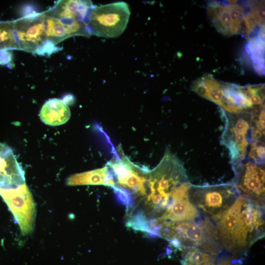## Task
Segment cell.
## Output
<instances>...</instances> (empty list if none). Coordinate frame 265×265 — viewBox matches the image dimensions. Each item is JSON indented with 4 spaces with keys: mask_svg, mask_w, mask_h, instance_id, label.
Here are the masks:
<instances>
[{
    "mask_svg": "<svg viewBox=\"0 0 265 265\" xmlns=\"http://www.w3.org/2000/svg\"><path fill=\"white\" fill-rule=\"evenodd\" d=\"M13 24L19 49L41 54L53 52L54 45L47 39L42 13L22 18Z\"/></svg>",
    "mask_w": 265,
    "mask_h": 265,
    "instance_id": "8",
    "label": "cell"
},
{
    "mask_svg": "<svg viewBox=\"0 0 265 265\" xmlns=\"http://www.w3.org/2000/svg\"><path fill=\"white\" fill-rule=\"evenodd\" d=\"M68 186L104 185L113 186V177L108 167L74 174L69 177L66 181Z\"/></svg>",
    "mask_w": 265,
    "mask_h": 265,
    "instance_id": "14",
    "label": "cell"
},
{
    "mask_svg": "<svg viewBox=\"0 0 265 265\" xmlns=\"http://www.w3.org/2000/svg\"><path fill=\"white\" fill-rule=\"evenodd\" d=\"M158 236L179 250L194 247L217 256L223 249L216 225L205 216L198 220L164 222L159 228Z\"/></svg>",
    "mask_w": 265,
    "mask_h": 265,
    "instance_id": "4",
    "label": "cell"
},
{
    "mask_svg": "<svg viewBox=\"0 0 265 265\" xmlns=\"http://www.w3.org/2000/svg\"><path fill=\"white\" fill-rule=\"evenodd\" d=\"M192 90L200 96L206 98L207 89L201 78L194 81L192 85Z\"/></svg>",
    "mask_w": 265,
    "mask_h": 265,
    "instance_id": "19",
    "label": "cell"
},
{
    "mask_svg": "<svg viewBox=\"0 0 265 265\" xmlns=\"http://www.w3.org/2000/svg\"><path fill=\"white\" fill-rule=\"evenodd\" d=\"M12 59V53L7 50L0 51V64L6 65L10 63Z\"/></svg>",
    "mask_w": 265,
    "mask_h": 265,
    "instance_id": "20",
    "label": "cell"
},
{
    "mask_svg": "<svg viewBox=\"0 0 265 265\" xmlns=\"http://www.w3.org/2000/svg\"><path fill=\"white\" fill-rule=\"evenodd\" d=\"M237 0H228V2L231 4H235L237 2Z\"/></svg>",
    "mask_w": 265,
    "mask_h": 265,
    "instance_id": "21",
    "label": "cell"
},
{
    "mask_svg": "<svg viewBox=\"0 0 265 265\" xmlns=\"http://www.w3.org/2000/svg\"><path fill=\"white\" fill-rule=\"evenodd\" d=\"M222 112L225 125L220 142L228 149L232 165L241 163L246 160L252 140L251 112Z\"/></svg>",
    "mask_w": 265,
    "mask_h": 265,
    "instance_id": "6",
    "label": "cell"
},
{
    "mask_svg": "<svg viewBox=\"0 0 265 265\" xmlns=\"http://www.w3.org/2000/svg\"><path fill=\"white\" fill-rule=\"evenodd\" d=\"M227 7L229 10L232 25L230 30V34L238 33L241 29V23L243 20V9L238 5H229Z\"/></svg>",
    "mask_w": 265,
    "mask_h": 265,
    "instance_id": "17",
    "label": "cell"
},
{
    "mask_svg": "<svg viewBox=\"0 0 265 265\" xmlns=\"http://www.w3.org/2000/svg\"><path fill=\"white\" fill-rule=\"evenodd\" d=\"M0 195L12 213L22 234L31 233L34 228L36 208L26 183L14 187H0Z\"/></svg>",
    "mask_w": 265,
    "mask_h": 265,
    "instance_id": "9",
    "label": "cell"
},
{
    "mask_svg": "<svg viewBox=\"0 0 265 265\" xmlns=\"http://www.w3.org/2000/svg\"><path fill=\"white\" fill-rule=\"evenodd\" d=\"M190 185V183L187 181L174 189L167 210L161 217L155 222V227H159L164 222L190 221L199 217L200 212L188 198V191Z\"/></svg>",
    "mask_w": 265,
    "mask_h": 265,
    "instance_id": "11",
    "label": "cell"
},
{
    "mask_svg": "<svg viewBox=\"0 0 265 265\" xmlns=\"http://www.w3.org/2000/svg\"><path fill=\"white\" fill-rule=\"evenodd\" d=\"M235 177L232 182L240 195L265 207V164L250 160L232 165Z\"/></svg>",
    "mask_w": 265,
    "mask_h": 265,
    "instance_id": "10",
    "label": "cell"
},
{
    "mask_svg": "<svg viewBox=\"0 0 265 265\" xmlns=\"http://www.w3.org/2000/svg\"><path fill=\"white\" fill-rule=\"evenodd\" d=\"M255 19L258 26L263 25L265 21V6L259 5L253 7L249 12Z\"/></svg>",
    "mask_w": 265,
    "mask_h": 265,
    "instance_id": "18",
    "label": "cell"
},
{
    "mask_svg": "<svg viewBox=\"0 0 265 265\" xmlns=\"http://www.w3.org/2000/svg\"><path fill=\"white\" fill-rule=\"evenodd\" d=\"M189 181L186 169L179 159L167 148L158 165L149 170L145 183V195L130 211L148 226L163 215L174 189Z\"/></svg>",
    "mask_w": 265,
    "mask_h": 265,
    "instance_id": "1",
    "label": "cell"
},
{
    "mask_svg": "<svg viewBox=\"0 0 265 265\" xmlns=\"http://www.w3.org/2000/svg\"><path fill=\"white\" fill-rule=\"evenodd\" d=\"M130 13L128 4L123 1L94 6L89 16L88 28L91 35L117 37L126 29Z\"/></svg>",
    "mask_w": 265,
    "mask_h": 265,
    "instance_id": "7",
    "label": "cell"
},
{
    "mask_svg": "<svg viewBox=\"0 0 265 265\" xmlns=\"http://www.w3.org/2000/svg\"><path fill=\"white\" fill-rule=\"evenodd\" d=\"M215 221L223 248L233 254L247 251L265 236L264 207L240 195Z\"/></svg>",
    "mask_w": 265,
    "mask_h": 265,
    "instance_id": "2",
    "label": "cell"
},
{
    "mask_svg": "<svg viewBox=\"0 0 265 265\" xmlns=\"http://www.w3.org/2000/svg\"><path fill=\"white\" fill-rule=\"evenodd\" d=\"M90 0H58L43 12L47 37L55 44L74 36L90 37L89 16L94 7Z\"/></svg>",
    "mask_w": 265,
    "mask_h": 265,
    "instance_id": "3",
    "label": "cell"
},
{
    "mask_svg": "<svg viewBox=\"0 0 265 265\" xmlns=\"http://www.w3.org/2000/svg\"><path fill=\"white\" fill-rule=\"evenodd\" d=\"M71 116L70 110L62 100L57 98L48 100L42 106L39 113L45 124L55 126L67 122Z\"/></svg>",
    "mask_w": 265,
    "mask_h": 265,
    "instance_id": "13",
    "label": "cell"
},
{
    "mask_svg": "<svg viewBox=\"0 0 265 265\" xmlns=\"http://www.w3.org/2000/svg\"><path fill=\"white\" fill-rule=\"evenodd\" d=\"M25 183L24 171L11 148L0 143V187H14Z\"/></svg>",
    "mask_w": 265,
    "mask_h": 265,
    "instance_id": "12",
    "label": "cell"
},
{
    "mask_svg": "<svg viewBox=\"0 0 265 265\" xmlns=\"http://www.w3.org/2000/svg\"><path fill=\"white\" fill-rule=\"evenodd\" d=\"M232 183L214 185H190L188 191L190 202L205 217L216 221L233 203L238 195Z\"/></svg>",
    "mask_w": 265,
    "mask_h": 265,
    "instance_id": "5",
    "label": "cell"
},
{
    "mask_svg": "<svg viewBox=\"0 0 265 265\" xmlns=\"http://www.w3.org/2000/svg\"><path fill=\"white\" fill-rule=\"evenodd\" d=\"M183 255V265H214L216 260L215 255L194 247L181 249Z\"/></svg>",
    "mask_w": 265,
    "mask_h": 265,
    "instance_id": "15",
    "label": "cell"
},
{
    "mask_svg": "<svg viewBox=\"0 0 265 265\" xmlns=\"http://www.w3.org/2000/svg\"><path fill=\"white\" fill-rule=\"evenodd\" d=\"M246 160H250L259 164H265V141H251Z\"/></svg>",
    "mask_w": 265,
    "mask_h": 265,
    "instance_id": "16",
    "label": "cell"
}]
</instances>
